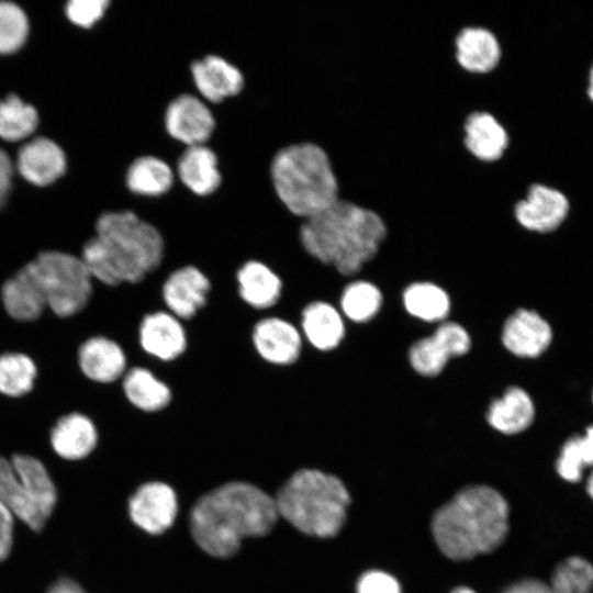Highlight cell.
Wrapping results in <instances>:
<instances>
[{
	"label": "cell",
	"instance_id": "1",
	"mask_svg": "<svg viewBox=\"0 0 593 593\" xmlns=\"http://www.w3.org/2000/svg\"><path fill=\"white\" fill-rule=\"evenodd\" d=\"M275 499L246 482H228L202 495L190 512L191 535L210 556L235 555L246 537L268 534L278 519Z\"/></svg>",
	"mask_w": 593,
	"mask_h": 593
},
{
	"label": "cell",
	"instance_id": "2",
	"mask_svg": "<svg viewBox=\"0 0 593 593\" xmlns=\"http://www.w3.org/2000/svg\"><path fill=\"white\" fill-rule=\"evenodd\" d=\"M93 279L108 287L135 286L154 273L165 258L159 231L131 211L107 212L80 257Z\"/></svg>",
	"mask_w": 593,
	"mask_h": 593
},
{
	"label": "cell",
	"instance_id": "3",
	"mask_svg": "<svg viewBox=\"0 0 593 593\" xmlns=\"http://www.w3.org/2000/svg\"><path fill=\"white\" fill-rule=\"evenodd\" d=\"M388 233L384 220L374 210L340 198L304 220L299 239L312 258L351 276L378 255Z\"/></svg>",
	"mask_w": 593,
	"mask_h": 593
},
{
	"label": "cell",
	"instance_id": "4",
	"mask_svg": "<svg viewBox=\"0 0 593 593\" xmlns=\"http://www.w3.org/2000/svg\"><path fill=\"white\" fill-rule=\"evenodd\" d=\"M432 528L444 555L471 559L502 544L508 530V505L490 486H469L436 512Z\"/></svg>",
	"mask_w": 593,
	"mask_h": 593
},
{
	"label": "cell",
	"instance_id": "5",
	"mask_svg": "<svg viewBox=\"0 0 593 593\" xmlns=\"http://www.w3.org/2000/svg\"><path fill=\"white\" fill-rule=\"evenodd\" d=\"M277 195L298 217L310 219L340 199L339 181L329 154L314 142L289 145L271 165Z\"/></svg>",
	"mask_w": 593,
	"mask_h": 593
},
{
	"label": "cell",
	"instance_id": "6",
	"mask_svg": "<svg viewBox=\"0 0 593 593\" xmlns=\"http://www.w3.org/2000/svg\"><path fill=\"white\" fill-rule=\"evenodd\" d=\"M275 503L278 515L296 529L327 538L343 527L349 494L335 475L317 469H301L280 488Z\"/></svg>",
	"mask_w": 593,
	"mask_h": 593
},
{
	"label": "cell",
	"instance_id": "7",
	"mask_svg": "<svg viewBox=\"0 0 593 593\" xmlns=\"http://www.w3.org/2000/svg\"><path fill=\"white\" fill-rule=\"evenodd\" d=\"M27 265L42 290L46 306L56 315L72 316L88 304L93 278L80 257L45 250Z\"/></svg>",
	"mask_w": 593,
	"mask_h": 593
},
{
	"label": "cell",
	"instance_id": "8",
	"mask_svg": "<svg viewBox=\"0 0 593 593\" xmlns=\"http://www.w3.org/2000/svg\"><path fill=\"white\" fill-rule=\"evenodd\" d=\"M253 350L267 366L290 368L302 355L303 338L299 328L279 315L257 320L249 334Z\"/></svg>",
	"mask_w": 593,
	"mask_h": 593
},
{
	"label": "cell",
	"instance_id": "9",
	"mask_svg": "<svg viewBox=\"0 0 593 593\" xmlns=\"http://www.w3.org/2000/svg\"><path fill=\"white\" fill-rule=\"evenodd\" d=\"M471 338L456 322H443L430 336L416 340L409 349V361L421 376L439 374L448 360L469 351Z\"/></svg>",
	"mask_w": 593,
	"mask_h": 593
},
{
	"label": "cell",
	"instance_id": "10",
	"mask_svg": "<svg viewBox=\"0 0 593 593\" xmlns=\"http://www.w3.org/2000/svg\"><path fill=\"white\" fill-rule=\"evenodd\" d=\"M212 289V280L202 269L186 265L166 277L160 298L166 311L182 322H190L206 307Z\"/></svg>",
	"mask_w": 593,
	"mask_h": 593
},
{
	"label": "cell",
	"instance_id": "11",
	"mask_svg": "<svg viewBox=\"0 0 593 593\" xmlns=\"http://www.w3.org/2000/svg\"><path fill=\"white\" fill-rule=\"evenodd\" d=\"M137 339L144 354L165 363L180 359L189 346L182 321L166 310L150 311L142 316Z\"/></svg>",
	"mask_w": 593,
	"mask_h": 593
},
{
	"label": "cell",
	"instance_id": "12",
	"mask_svg": "<svg viewBox=\"0 0 593 593\" xmlns=\"http://www.w3.org/2000/svg\"><path fill=\"white\" fill-rule=\"evenodd\" d=\"M569 211L567 198L560 191L533 183L513 205L515 221L525 230L536 233L555 231Z\"/></svg>",
	"mask_w": 593,
	"mask_h": 593
},
{
	"label": "cell",
	"instance_id": "13",
	"mask_svg": "<svg viewBox=\"0 0 593 593\" xmlns=\"http://www.w3.org/2000/svg\"><path fill=\"white\" fill-rule=\"evenodd\" d=\"M178 504L175 491L163 482L141 485L128 501V514L135 525L158 535L175 522Z\"/></svg>",
	"mask_w": 593,
	"mask_h": 593
},
{
	"label": "cell",
	"instance_id": "14",
	"mask_svg": "<svg viewBox=\"0 0 593 593\" xmlns=\"http://www.w3.org/2000/svg\"><path fill=\"white\" fill-rule=\"evenodd\" d=\"M502 57L501 42L488 27L465 26L454 38L455 61L467 74L489 75L499 67Z\"/></svg>",
	"mask_w": 593,
	"mask_h": 593
},
{
	"label": "cell",
	"instance_id": "15",
	"mask_svg": "<svg viewBox=\"0 0 593 593\" xmlns=\"http://www.w3.org/2000/svg\"><path fill=\"white\" fill-rule=\"evenodd\" d=\"M510 145V133L494 114L473 111L466 116L462 146L474 160L495 164L505 156Z\"/></svg>",
	"mask_w": 593,
	"mask_h": 593
},
{
	"label": "cell",
	"instance_id": "16",
	"mask_svg": "<svg viewBox=\"0 0 593 593\" xmlns=\"http://www.w3.org/2000/svg\"><path fill=\"white\" fill-rule=\"evenodd\" d=\"M238 299L256 311L271 310L281 302L284 282L269 265L249 259L235 272Z\"/></svg>",
	"mask_w": 593,
	"mask_h": 593
},
{
	"label": "cell",
	"instance_id": "17",
	"mask_svg": "<svg viewBox=\"0 0 593 593\" xmlns=\"http://www.w3.org/2000/svg\"><path fill=\"white\" fill-rule=\"evenodd\" d=\"M167 132L189 146L203 145L214 128V118L209 108L197 97L181 94L174 99L166 111Z\"/></svg>",
	"mask_w": 593,
	"mask_h": 593
},
{
	"label": "cell",
	"instance_id": "18",
	"mask_svg": "<svg viewBox=\"0 0 593 593\" xmlns=\"http://www.w3.org/2000/svg\"><path fill=\"white\" fill-rule=\"evenodd\" d=\"M552 339L549 323L536 311L519 309L507 317L502 329V343L513 355L536 358Z\"/></svg>",
	"mask_w": 593,
	"mask_h": 593
},
{
	"label": "cell",
	"instance_id": "19",
	"mask_svg": "<svg viewBox=\"0 0 593 593\" xmlns=\"http://www.w3.org/2000/svg\"><path fill=\"white\" fill-rule=\"evenodd\" d=\"M78 362L88 379L101 384L122 379L127 370L125 350L105 336H93L83 342L78 350Z\"/></svg>",
	"mask_w": 593,
	"mask_h": 593
},
{
	"label": "cell",
	"instance_id": "20",
	"mask_svg": "<svg viewBox=\"0 0 593 593\" xmlns=\"http://www.w3.org/2000/svg\"><path fill=\"white\" fill-rule=\"evenodd\" d=\"M122 392L127 402L144 414L161 413L174 400V391L168 382L145 366L126 370L122 378Z\"/></svg>",
	"mask_w": 593,
	"mask_h": 593
},
{
	"label": "cell",
	"instance_id": "21",
	"mask_svg": "<svg viewBox=\"0 0 593 593\" xmlns=\"http://www.w3.org/2000/svg\"><path fill=\"white\" fill-rule=\"evenodd\" d=\"M16 167L31 183L47 186L64 174L66 158L63 149L53 141L37 137L21 147Z\"/></svg>",
	"mask_w": 593,
	"mask_h": 593
},
{
	"label": "cell",
	"instance_id": "22",
	"mask_svg": "<svg viewBox=\"0 0 593 593\" xmlns=\"http://www.w3.org/2000/svg\"><path fill=\"white\" fill-rule=\"evenodd\" d=\"M301 334L316 350L337 348L345 336V324L339 311L331 303L316 300L307 303L300 314Z\"/></svg>",
	"mask_w": 593,
	"mask_h": 593
},
{
	"label": "cell",
	"instance_id": "23",
	"mask_svg": "<svg viewBox=\"0 0 593 593\" xmlns=\"http://www.w3.org/2000/svg\"><path fill=\"white\" fill-rule=\"evenodd\" d=\"M51 443L59 457L79 460L90 455L96 448L98 430L87 415L70 413L56 422L51 432Z\"/></svg>",
	"mask_w": 593,
	"mask_h": 593
},
{
	"label": "cell",
	"instance_id": "24",
	"mask_svg": "<svg viewBox=\"0 0 593 593\" xmlns=\"http://www.w3.org/2000/svg\"><path fill=\"white\" fill-rule=\"evenodd\" d=\"M191 71L199 92L212 102L237 94L244 85L240 71L220 56L209 55L195 61Z\"/></svg>",
	"mask_w": 593,
	"mask_h": 593
},
{
	"label": "cell",
	"instance_id": "25",
	"mask_svg": "<svg viewBox=\"0 0 593 593\" xmlns=\"http://www.w3.org/2000/svg\"><path fill=\"white\" fill-rule=\"evenodd\" d=\"M1 299L7 313L21 322L36 320L46 307L42 290L27 264L3 283Z\"/></svg>",
	"mask_w": 593,
	"mask_h": 593
},
{
	"label": "cell",
	"instance_id": "26",
	"mask_svg": "<svg viewBox=\"0 0 593 593\" xmlns=\"http://www.w3.org/2000/svg\"><path fill=\"white\" fill-rule=\"evenodd\" d=\"M534 417V402L519 387H510L501 398L491 402L486 411L488 423L506 435L525 430L533 423Z\"/></svg>",
	"mask_w": 593,
	"mask_h": 593
},
{
	"label": "cell",
	"instance_id": "27",
	"mask_svg": "<svg viewBox=\"0 0 593 593\" xmlns=\"http://www.w3.org/2000/svg\"><path fill=\"white\" fill-rule=\"evenodd\" d=\"M178 175L199 195L212 193L221 182L216 156L204 145L189 146L183 152L178 161Z\"/></svg>",
	"mask_w": 593,
	"mask_h": 593
},
{
	"label": "cell",
	"instance_id": "28",
	"mask_svg": "<svg viewBox=\"0 0 593 593\" xmlns=\"http://www.w3.org/2000/svg\"><path fill=\"white\" fill-rule=\"evenodd\" d=\"M0 502L13 516L35 532L41 530L47 521L32 502L11 460L2 456H0Z\"/></svg>",
	"mask_w": 593,
	"mask_h": 593
},
{
	"label": "cell",
	"instance_id": "29",
	"mask_svg": "<svg viewBox=\"0 0 593 593\" xmlns=\"http://www.w3.org/2000/svg\"><path fill=\"white\" fill-rule=\"evenodd\" d=\"M11 463L32 502L47 519L57 502V491L45 466L38 459L22 454L14 455Z\"/></svg>",
	"mask_w": 593,
	"mask_h": 593
},
{
	"label": "cell",
	"instance_id": "30",
	"mask_svg": "<svg viewBox=\"0 0 593 593\" xmlns=\"http://www.w3.org/2000/svg\"><path fill=\"white\" fill-rule=\"evenodd\" d=\"M403 304L412 316L424 322H443L450 312L448 293L433 282L411 283L403 292Z\"/></svg>",
	"mask_w": 593,
	"mask_h": 593
},
{
	"label": "cell",
	"instance_id": "31",
	"mask_svg": "<svg viewBox=\"0 0 593 593\" xmlns=\"http://www.w3.org/2000/svg\"><path fill=\"white\" fill-rule=\"evenodd\" d=\"M174 182L171 168L153 156L139 157L133 161L126 174L131 191L142 195H159L167 192Z\"/></svg>",
	"mask_w": 593,
	"mask_h": 593
},
{
	"label": "cell",
	"instance_id": "32",
	"mask_svg": "<svg viewBox=\"0 0 593 593\" xmlns=\"http://www.w3.org/2000/svg\"><path fill=\"white\" fill-rule=\"evenodd\" d=\"M382 293L372 282L356 280L347 284L340 296V309L355 323L374 317L382 305Z\"/></svg>",
	"mask_w": 593,
	"mask_h": 593
},
{
	"label": "cell",
	"instance_id": "33",
	"mask_svg": "<svg viewBox=\"0 0 593 593\" xmlns=\"http://www.w3.org/2000/svg\"><path fill=\"white\" fill-rule=\"evenodd\" d=\"M36 110L24 103L18 96H8L0 100V137L9 142L21 141L36 128Z\"/></svg>",
	"mask_w": 593,
	"mask_h": 593
},
{
	"label": "cell",
	"instance_id": "34",
	"mask_svg": "<svg viewBox=\"0 0 593 593\" xmlns=\"http://www.w3.org/2000/svg\"><path fill=\"white\" fill-rule=\"evenodd\" d=\"M593 466V426L583 435L569 438L562 446L556 462L558 474L569 482H578L583 470Z\"/></svg>",
	"mask_w": 593,
	"mask_h": 593
},
{
	"label": "cell",
	"instance_id": "35",
	"mask_svg": "<svg viewBox=\"0 0 593 593\" xmlns=\"http://www.w3.org/2000/svg\"><path fill=\"white\" fill-rule=\"evenodd\" d=\"M36 378L33 360L20 353L0 355V392L9 396H21L30 392Z\"/></svg>",
	"mask_w": 593,
	"mask_h": 593
},
{
	"label": "cell",
	"instance_id": "36",
	"mask_svg": "<svg viewBox=\"0 0 593 593\" xmlns=\"http://www.w3.org/2000/svg\"><path fill=\"white\" fill-rule=\"evenodd\" d=\"M548 586L550 593H593V566L582 557H569L556 567Z\"/></svg>",
	"mask_w": 593,
	"mask_h": 593
},
{
	"label": "cell",
	"instance_id": "37",
	"mask_svg": "<svg viewBox=\"0 0 593 593\" xmlns=\"http://www.w3.org/2000/svg\"><path fill=\"white\" fill-rule=\"evenodd\" d=\"M29 23L25 13L13 2L0 1V54H11L25 42Z\"/></svg>",
	"mask_w": 593,
	"mask_h": 593
},
{
	"label": "cell",
	"instance_id": "38",
	"mask_svg": "<svg viewBox=\"0 0 593 593\" xmlns=\"http://www.w3.org/2000/svg\"><path fill=\"white\" fill-rule=\"evenodd\" d=\"M108 4V0H72L67 3L66 13L75 24L90 27L102 18Z\"/></svg>",
	"mask_w": 593,
	"mask_h": 593
},
{
	"label": "cell",
	"instance_id": "39",
	"mask_svg": "<svg viewBox=\"0 0 593 593\" xmlns=\"http://www.w3.org/2000/svg\"><path fill=\"white\" fill-rule=\"evenodd\" d=\"M357 593H401V588L392 575L373 570L361 575Z\"/></svg>",
	"mask_w": 593,
	"mask_h": 593
},
{
	"label": "cell",
	"instance_id": "40",
	"mask_svg": "<svg viewBox=\"0 0 593 593\" xmlns=\"http://www.w3.org/2000/svg\"><path fill=\"white\" fill-rule=\"evenodd\" d=\"M13 539V514L0 502V562L10 553Z\"/></svg>",
	"mask_w": 593,
	"mask_h": 593
},
{
	"label": "cell",
	"instance_id": "41",
	"mask_svg": "<svg viewBox=\"0 0 593 593\" xmlns=\"http://www.w3.org/2000/svg\"><path fill=\"white\" fill-rule=\"evenodd\" d=\"M12 174V163L9 156L0 149V206L3 204L9 193Z\"/></svg>",
	"mask_w": 593,
	"mask_h": 593
},
{
	"label": "cell",
	"instance_id": "42",
	"mask_svg": "<svg viewBox=\"0 0 593 593\" xmlns=\"http://www.w3.org/2000/svg\"><path fill=\"white\" fill-rule=\"evenodd\" d=\"M47 593H85L83 590L69 579L57 581Z\"/></svg>",
	"mask_w": 593,
	"mask_h": 593
},
{
	"label": "cell",
	"instance_id": "43",
	"mask_svg": "<svg viewBox=\"0 0 593 593\" xmlns=\"http://www.w3.org/2000/svg\"><path fill=\"white\" fill-rule=\"evenodd\" d=\"M586 489H588V493L593 499V472L591 473L590 478L588 479Z\"/></svg>",
	"mask_w": 593,
	"mask_h": 593
},
{
	"label": "cell",
	"instance_id": "44",
	"mask_svg": "<svg viewBox=\"0 0 593 593\" xmlns=\"http://www.w3.org/2000/svg\"><path fill=\"white\" fill-rule=\"evenodd\" d=\"M589 97L593 101V67L590 74Z\"/></svg>",
	"mask_w": 593,
	"mask_h": 593
},
{
	"label": "cell",
	"instance_id": "45",
	"mask_svg": "<svg viewBox=\"0 0 593 593\" xmlns=\"http://www.w3.org/2000/svg\"><path fill=\"white\" fill-rule=\"evenodd\" d=\"M450 593H475L474 591H472L471 589L469 588H457L455 589L454 591H451Z\"/></svg>",
	"mask_w": 593,
	"mask_h": 593
},
{
	"label": "cell",
	"instance_id": "46",
	"mask_svg": "<svg viewBox=\"0 0 593 593\" xmlns=\"http://www.w3.org/2000/svg\"><path fill=\"white\" fill-rule=\"evenodd\" d=\"M592 399H593V394H592Z\"/></svg>",
	"mask_w": 593,
	"mask_h": 593
}]
</instances>
